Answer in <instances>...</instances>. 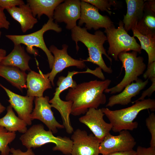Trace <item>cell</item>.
<instances>
[{
    "label": "cell",
    "mask_w": 155,
    "mask_h": 155,
    "mask_svg": "<svg viewBox=\"0 0 155 155\" xmlns=\"http://www.w3.org/2000/svg\"><path fill=\"white\" fill-rule=\"evenodd\" d=\"M111 82L108 79L95 80L77 84L74 88H69L65 99L73 102L71 114L79 116L85 114L90 108L98 109L100 105L104 104L106 98L104 92Z\"/></svg>",
    "instance_id": "cell-1"
},
{
    "label": "cell",
    "mask_w": 155,
    "mask_h": 155,
    "mask_svg": "<svg viewBox=\"0 0 155 155\" xmlns=\"http://www.w3.org/2000/svg\"><path fill=\"white\" fill-rule=\"evenodd\" d=\"M71 31V38L75 42L77 51L79 49L78 44L79 41L83 43L88 49L89 57L86 60L83 59L84 61L92 63L98 65L105 72L111 73L112 69L107 66L102 57L104 55L112 63V59L107 53L103 46L104 44L107 40L103 32L98 30L92 34L88 32L85 27L81 28L78 26Z\"/></svg>",
    "instance_id": "cell-2"
},
{
    "label": "cell",
    "mask_w": 155,
    "mask_h": 155,
    "mask_svg": "<svg viewBox=\"0 0 155 155\" xmlns=\"http://www.w3.org/2000/svg\"><path fill=\"white\" fill-rule=\"evenodd\" d=\"M131 106L119 110H111L107 108H101L102 112L112 125V129L114 132L123 130L133 131L136 129L138 124L134 120L141 111L150 109L155 110V100L148 98L142 100L134 101Z\"/></svg>",
    "instance_id": "cell-3"
},
{
    "label": "cell",
    "mask_w": 155,
    "mask_h": 155,
    "mask_svg": "<svg viewBox=\"0 0 155 155\" xmlns=\"http://www.w3.org/2000/svg\"><path fill=\"white\" fill-rule=\"evenodd\" d=\"M50 130L46 131L42 124L34 125L28 129L20 137V140L22 145L28 149L40 147L49 143L55 145L53 151H58L66 155H70L72 141L66 136H55Z\"/></svg>",
    "instance_id": "cell-4"
},
{
    "label": "cell",
    "mask_w": 155,
    "mask_h": 155,
    "mask_svg": "<svg viewBox=\"0 0 155 155\" xmlns=\"http://www.w3.org/2000/svg\"><path fill=\"white\" fill-rule=\"evenodd\" d=\"M50 30L58 33L62 31V28L57 23L54 22L53 18L49 19L40 29L33 33L22 35L7 34L5 36L11 41L14 44H23L26 45L28 52L34 56L37 55L38 53V51L34 48V47L40 49L46 54L50 68L51 69L54 63V57L46 46L43 38L44 33Z\"/></svg>",
    "instance_id": "cell-5"
},
{
    "label": "cell",
    "mask_w": 155,
    "mask_h": 155,
    "mask_svg": "<svg viewBox=\"0 0 155 155\" xmlns=\"http://www.w3.org/2000/svg\"><path fill=\"white\" fill-rule=\"evenodd\" d=\"M107 40L109 47L108 54L111 56L116 61H118V56L123 52L130 51L140 54L142 49L135 37L131 36L125 30L122 21H120L119 26L116 28L114 25L105 29Z\"/></svg>",
    "instance_id": "cell-6"
},
{
    "label": "cell",
    "mask_w": 155,
    "mask_h": 155,
    "mask_svg": "<svg viewBox=\"0 0 155 155\" xmlns=\"http://www.w3.org/2000/svg\"><path fill=\"white\" fill-rule=\"evenodd\" d=\"M138 53L123 52L119 53L118 59L121 62L125 74L122 80L116 86L104 90L106 93L111 94L120 92L128 85L139 79L138 77L144 73L146 65L141 56H137Z\"/></svg>",
    "instance_id": "cell-7"
},
{
    "label": "cell",
    "mask_w": 155,
    "mask_h": 155,
    "mask_svg": "<svg viewBox=\"0 0 155 155\" xmlns=\"http://www.w3.org/2000/svg\"><path fill=\"white\" fill-rule=\"evenodd\" d=\"M119 132L117 135L110 133L105 136L100 144V154L104 155L133 150L136 142L130 132L123 130Z\"/></svg>",
    "instance_id": "cell-8"
},
{
    "label": "cell",
    "mask_w": 155,
    "mask_h": 155,
    "mask_svg": "<svg viewBox=\"0 0 155 155\" xmlns=\"http://www.w3.org/2000/svg\"><path fill=\"white\" fill-rule=\"evenodd\" d=\"M72 146L70 155H99L100 143L92 134L77 129L71 137Z\"/></svg>",
    "instance_id": "cell-9"
},
{
    "label": "cell",
    "mask_w": 155,
    "mask_h": 155,
    "mask_svg": "<svg viewBox=\"0 0 155 155\" xmlns=\"http://www.w3.org/2000/svg\"><path fill=\"white\" fill-rule=\"evenodd\" d=\"M62 49H59L53 45H51L49 49L53 55L54 61L51 69L49 73V79L52 86H54V80L56 75L64 69L71 66H76L80 69L85 68L86 65L83 59L78 60L72 58L67 52L68 46L62 45Z\"/></svg>",
    "instance_id": "cell-10"
},
{
    "label": "cell",
    "mask_w": 155,
    "mask_h": 155,
    "mask_svg": "<svg viewBox=\"0 0 155 155\" xmlns=\"http://www.w3.org/2000/svg\"><path fill=\"white\" fill-rule=\"evenodd\" d=\"M81 8L78 26L81 27L84 23L87 30L93 29L96 30L100 28L106 29L114 25L108 16L101 14L99 9L92 5L81 0Z\"/></svg>",
    "instance_id": "cell-11"
},
{
    "label": "cell",
    "mask_w": 155,
    "mask_h": 155,
    "mask_svg": "<svg viewBox=\"0 0 155 155\" xmlns=\"http://www.w3.org/2000/svg\"><path fill=\"white\" fill-rule=\"evenodd\" d=\"M49 97L47 96L35 97V107L30 117L32 121L36 119L41 121L53 133H56L58 132V129L64 128L63 125L58 123L55 119L51 110L52 106L49 104Z\"/></svg>",
    "instance_id": "cell-12"
},
{
    "label": "cell",
    "mask_w": 155,
    "mask_h": 155,
    "mask_svg": "<svg viewBox=\"0 0 155 155\" xmlns=\"http://www.w3.org/2000/svg\"><path fill=\"white\" fill-rule=\"evenodd\" d=\"M81 2L79 0H66L55 8L53 18L55 22H64L66 29L71 30L77 25L81 15Z\"/></svg>",
    "instance_id": "cell-13"
},
{
    "label": "cell",
    "mask_w": 155,
    "mask_h": 155,
    "mask_svg": "<svg viewBox=\"0 0 155 155\" xmlns=\"http://www.w3.org/2000/svg\"><path fill=\"white\" fill-rule=\"evenodd\" d=\"M104 114L101 109L89 108L85 115L79 119V121L87 126L101 142L110 133L112 126L104 120Z\"/></svg>",
    "instance_id": "cell-14"
},
{
    "label": "cell",
    "mask_w": 155,
    "mask_h": 155,
    "mask_svg": "<svg viewBox=\"0 0 155 155\" xmlns=\"http://www.w3.org/2000/svg\"><path fill=\"white\" fill-rule=\"evenodd\" d=\"M0 86L3 89L9 98L10 105L17 113L18 117L24 121L27 125H31L32 120L30 116L33 109L35 97L24 96L17 94L8 89L1 84Z\"/></svg>",
    "instance_id": "cell-15"
},
{
    "label": "cell",
    "mask_w": 155,
    "mask_h": 155,
    "mask_svg": "<svg viewBox=\"0 0 155 155\" xmlns=\"http://www.w3.org/2000/svg\"><path fill=\"white\" fill-rule=\"evenodd\" d=\"M49 75V73L43 74L40 70L39 73L30 71L26 78V95L35 97L43 96L45 90L52 88Z\"/></svg>",
    "instance_id": "cell-16"
},
{
    "label": "cell",
    "mask_w": 155,
    "mask_h": 155,
    "mask_svg": "<svg viewBox=\"0 0 155 155\" xmlns=\"http://www.w3.org/2000/svg\"><path fill=\"white\" fill-rule=\"evenodd\" d=\"M149 80L144 81L138 79L135 82H132L126 86L120 93L111 96L106 107H112L117 104L125 105L131 101V99L139 94L147 85Z\"/></svg>",
    "instance_id": "cell-17"
},
{
    "label": "cell",
    "mask_w": 155,
    "mask_h": 155,
    "mask_svg": "<svg viewBox=\"0 0 155 155\" xmlns=\"http://www.w3.org/2000/svg\"><path fill=\"white\" fill-rule=\"evenodd\" d=\"M11 17L20 24L22 31L25 33L32 29L38 21L33 15L29 5L25 3L6 9Z\"/></svg>",
    "instance_id": "cell-18"
},
{
    "label": "cell",
    "mask_w": 155,
    "mask_h": 155,
    "mask_svg": "<svg viewBox=\"0 0 155 155\" xmlns=\"http://www.w3.org/2000/svg\"><path fill=\"white\" fill-rule=\"evenodd\" d=\"M146 0H126L127 5L126 14L123 16L124 27L127 32L135 28L137 24L142 18Z\"/></svg>",
    "instance_id": "cell-19"
},
{
    "label": "cell",
    "mask_w": 155,
    "mask_h": 155,
    "mask_svg": "<svg viewBox=\"0 0 155 155\" xmlns=\"http://www.w3.org/2000/svg\"><path fill=\"white\" fill-rule=\"evenodd\" d=\"M31 57L21 44H14L13 49L3 59L0 63L17 67L24 71H30L29 62Z\"/></svg>",
    "instance_id": "cell-20"
},
{
    "label": "cell",
    "mask_w": 155,
    "mask_h": 155,
    "mask_svg": "<svg viewBox=\"0 0 155 155\" xmlns=\"http://www.w3.org/2000/svg\"><path fill=\"white\" fill-rule=\"evenodd\" d=\"M27 75L25 71L17 67L0 63V76L21 91L27 88Z\"/></svg>",
    "instance_id": "cell-21"
},
{
    "label": "cell",
    "mask_w": 155,
    "mask_h": 155,
    "mask_svg": "<svg viewBox=\"0 0 155 155\" xmlns=\"http://www.w3.org/2000/svg\"><path fill=\"white\" fill-rule=\"evenodd\" d=\"M63 0H27L33 16L40 19L43 14L49 19L53 18L56 7L62 3Z\"/></svg>",
    "instance_id": "cell-22"
},
{
    "label": "cell",
    "mask_w": 155,
    "mask_h": 155,
    "mask_svg": "<svg viewBox=\"0 0 155 155\" xmlns=\"http://www.w3.org/2000/svg\"><path fill=\"white\" fill-rule=\"evenodd\" d=\"M7 113L3 117L0 118V126L5 128L11 132H19L24 134L27 130V125L23 120L20 119L14 113L10 105L7 109Z\"/></svg>",
    "instance_id": "cell-23"
},
{
    "label": "cell",
    "mask_w": 155,
    "mask_h": 155,
    "mask_svg": "<svg viewBox=\"0 0 155 155\" xmlns=\"http://www.w3.org/2000/svg\"><path fill=\"white\" fill-rule=\"evenodd\" d=\"M144 13L135 28L141 34L155 36V12L144 5Z\"/></svg>",
    "instance_id": "cell-24"
},
{
    "label": "cell",
    "mask_w": 155,
    "mask_h": 155,
    "mask_svg": "<svg viewBox=\"0 0 155 155\" xmlns=\"http://www.w3.org/2000/svg\"><path fill=\"white\" fill-rule=\"evenodd\" d=\"M131 30L133 36L137 38L140 41L142 49L145 51L148 55V64L155 61V36L143 35L135 28Z\"/></svg>",
    "instance_id": "cell-25"
},
{
    "label": "cell",
    "mask_w": 155,
    "mask_h": 155,
    "mask_svg": "<svg viewBox=\"0 0 155 155\" xmlns=\"http://www.w3.org/2000/svg\"><path fill=\"white\" fill-rule=\"evenodd\" d=\"M87 73V70L83 71H68L66 77L61 76L58 78L57 82V87L55 89V92L60 94L62 92L69 88H75L77 84L76 81L73 80V76L78 73Z\"/></svg>",
    "instance_id": "cell-26"
},
{
    "label": "cell",
    "mask_w": 155,
    "mask_h": 155,
    "mask_svg": "<svg viewBox=\"0 0 155 155\" xmlns=\"http://www.w3.org/2000/svg\"><path fill=\"white\" fill-rule=\"evenodd\" d=\"M15 132L8 131L4 127L0 126V152L1 155H8L10 148L8 144L15 139Z\"/></svg>",
    "instance_id": "cell-27"
},
{
    "label": "cell",
    "mask_w": 155,
    "mask_h": 155,
    "mask_svg": "<svg viewBox=\"0 0 155 155\" xmlns=\"http://www.w3.org/2000/svg\"><path fill=\"white\" fill-rule=\"evenodd\" d=\"M89 3L102 11H106L111 15L112 12L111 8L112 6H116L117 3L115 0H82Z\"/></svg>",
    "instance_id": "cell-28"
},
{
    "label": "cell",
    "mask_w": 155,
    "mask_h": 155,
    "mask_svg": "<svg viewBox=\"0 0 155 155\" xmlns=\"http://www.w3.org/2000/svg\"><path fill=\"white\" fill-rule=\"evenodd\" d=\"M146 126L151 135L150 146L155 147V115L151 113L146 120Z\"/></svg>",
    "instance_id": "cell-29"
},
{
    "label": "cell",
    "mask_w": 155,
    "mask_h": 155,
    "mask_svg": "<svg viewBox=\"0 0 155 155\" xmlns=\"http://www.w3.org/2000/svg\"><path fill=\"white\" fill-rule=\"evenodd\" d=\"M22 0H0V7L4 9L24 4Z\"/></svg>",
    "instance_id": "cell-30"
},
{
    "label": "cell",
    "mask_w": 155,
    "mask_h": 155,
    "mask_svg": "<svg viewBox=\"0 0 155 155\" xmlns=\"http://www.w3.org/2000/svg\"><path fill=\"white\" fill-rule=\"evenodd\" d=\"M144 78L150 80L155 78V61L148 64L147 70L143 73Z\"/></svg>",
    "instance_id": "cell-31"
},
{
    "label": "cell",
    "mask_w": 155,
    "mask_h": 155,
    "mask_svg": "<svg viewBox=\"0 0 155 155\" xmlns=\"http://www.w3.org/2000/svg\"><path fill=\"white\" fill-rule=\"evenodd\" d=\"M152 82L150 86L143 92L141 96L135 101L142 100L145 99L146 96L150 97L155 90V78L150 80Z\"/></svg>",
    "instance_id": "cell-32"
},
{
    "label": "cell",
    "mask_w": 155,
    "mask_h": 155,
    "mask_svg": "<svg viewBox=\"0 0 155 155\" xmlns=\"http://www.w3.org/2000/svg\"><path fill=\"white\" fill-rule=\"evenodd\" d=\"M135 155H155V147L150 146L146 148L139 146L137 148Z\"/></svg>",
    "instance_id": "cell-33"
},
{
    "label": "cell",
    "mask_w": 155,
    "mask_h": 155,
    "mask_svg": "<svg viewBox=\"0 0 155 155\" xmlns=\"http://www.w3.org/2000/svg\"><path fill=\"white\" fill-rule=\"evenodd\" d=\"M4 9L0 7V29H8L10 23L7 20L4 11Z\"/></svg>",
    "instance_id": "cell-34"
},
{
    "label": "cell",
    "mask_w": 155,
    "mask_h": 155,
    "mask_svg": "<svg viewBox=\"0 0 155 155\" xmlns=\"http://www.w3.org/2000/svg\"><path fill=\"white\" fill-rule=\"evenodd\" d=\"M10 155H35L32 148L28 149L25 152H23L19 149H16L12 148H10Z\"/></svg>",
    "instance_id": "cell-35"
},
{
    "label": "cell",
    "mask_w": 155,
    "mask_h": 155,
    "mask_svg": "<svg viewBox=\"0 0 155 155\" xmlns=\"http://www.w3.org/2000/svg\"><path fill=\"white\" fill-rule=\"evenodd\" d=\"M136 151L133 150L130 151L112 153L102 155H135Z\"/></svg>",
    "instance_id": "cell-36"
},
{
    "label": "cell",
    "mask_w": 155,
    "mask_h": 155,
    "mask_svg": "<svg viewBox=\"0 0 155 155\" xmlns=\"http://www.w3.org/2000/svg\"><path fill=\"white\" fill-rule=\"evenodd\" d=\"M6 50L2 49H0V63L3 59L6 56Z\"/></svg>",
    "instance_id": "cell-37"
},
{
    "label": "cell",
    "mask_w": 155,
    "mask_h": 155,
    "mask_svg": "<svg viewBox=\"0 0 155 155\" xmlns=\"http://www.w3.org/2000/svg\"><path fill=\"white\" fill-rule=\"evenodd\" d=\"M5 109L6 108L2 105L0 102V114L2 113Z\"/></svg>",
    "instance_id": "cell-38"
},
{
    "label": "cell",
    "mask_w": 155,
    "mask_h": 155,
    "mask_svg": "<svg viewBox=\"0 0 155 155\" xmlns=\"http://www.w3.org/2000/svg\"><path fill=\"white\" fill-rule=\"evenodd\" d=\"M1 34H2L1 32V31L0 30V38H1Z\"/></svg>",
    "instance_id": "cell-39"
}]
</instances>
